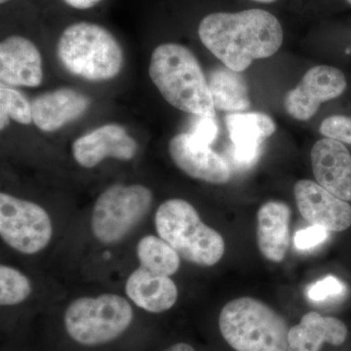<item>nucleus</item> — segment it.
Instances as JSON below:
<instances>
[{"mask_svg":"<svg viewBox=\"0 0 351 351\" xmlns=\"http://www.w3.org/2000/svg\"><path fill=\"white\" fill-rule=\"evenodd\" d=\"M198 36L226 68L239 73L255 60L274 56L284 38L280 22L263 9L209 14L201 21Z\"/></svg>","mask_w":351,"mask_h":351,"instance_id":"nucleus-1","label":"nucleus"},{"mask_svg":"<svg viewBox=\"0 0 351 351\" xmlns=\"http://www.w3.org/2000/svg\"><path fill=\"white\" fill-rule=\"evenodd\" d=\"M149 76L173 107L196 117L216 114L208 80L195 54L186 46L178 43L157 46L152 54Z\"/></svg>","mask_w":351,"mask_h":351,"instance_id":"nucleus-2","label":"nucleus"},{"mask_svg":"<svg viewBox=\"0 0 351 351\" xmlns=\"http://www.w3.org/2000/svg\"><path fill=\"white\" fill-rule=\"evenodd\" d=\"M57 56L71 75L89 82H107L119 75L123 51L117 38L100 25L75 23L64 29Z\"/></svg>","mask_w":351,"mask_h":351,"instance_id":"nucleus-3","label":"nucleus"},{"mask_svg":"<svg viewBox=\"0 0 351 351\" xmlns=\"http://www.w3.org/2000/svg\"><path fill=\"white\" fill-rule=\"evenodd\" d=\"M157 234L186 262L213 267L225 254V240L205 225L188 201L174 198L164 201L154 216Z\"/></svg>","mask_w":351,"mask_h":351,"instance_id":"nucleus-4","label":"nucleus"},{"mask_svg":"<svg viewBox=\"0 0 351 351\" xmlns=\"http://www.w3.org/2000/svg\"><path fill=\"white\" fill-rule=\"evenodd\" d=\"M221 336L237 351H288V325L265 302L243 297L219 313Z\"/></svg>","mask_w":351,"mask_h":351,"instance_id":"nucleus-5","label":"nucleus"},{"mask_svg":"<svg viewBox=\"0 0 351 351\" xmlns=\"http://www.w3.org/2000/svg\"><path fill=\"white\" fill-rule=\"evenodd\" d=\"M131 304L121 295L104 294L75 300L66 309L69 338L84 346L106 345L124 334L133 322Z\"/></svg>","mask_w":351,"mask_h":351,"instance_id":"nucleus-6","label":"nucleus"},{"mask_svg":"<svg viewBox=\"0 0 351 351\" xmlns=\"http://www.w3.org/2000/svg\"><path fill=\"white\" fill-rule=\"evenodd\" d=\"M154 195L143 184H113L95 202L91 230L101 244L123 241L151 210Z\"/></svg>","mask_w":351,"mask_h":351,"instance_id":"nucleus-7","label":"nucleus"},{"mask_svg":"<svg viewBox=\"0 0 351 351\" xmlns=\"http://www.w3.org/2000/svg\"><path fill=\"white\" fill-rule=\"evenodd\" d=\"M53 226L45 209L32 201L0 193V237L9 247L34 255L50 243Z\"/></svg>","mask_w":351,"mask_h":351,"instance_id":"nucleus-8","label":"nucleus"},{"mask_svg":"<svg viewBox=\"0 0 351 351\" xmlns=\"http://www.w3.org/2000/svg\"><path fill=\"white\" fill-rule=\"evenodd\" d=\"M346 78L341 69L316 66L306 71L301 82L284 99V108L293 119L306 121L313 119L321 104L338 98L346 89Z\"/></svg>","mask_w":351,"mask_h":351,"instance_id":"nucleus-9","label":"nucleus"},{"mask_svg":"<svg viewBox=\"0 0 351 351\" xmlns=\"http://www.w3.org/2000/svg\"><path fill=\"white\" fill-rule=\"evenodd\" d=\"M300 213L311 226L329 232H343L351 226V205L323 189L317 182L302 180L294 186Z\"/></svg>","mask_w":351,"mask_h":351,"instance_id":"nucleus-10","label":"nucleus"},{"mask_svg":"<svg viewBox=\"0 0 351 351\" xmlns=\"http://www.w3.org/2000/svg\"><path fill=\"white\" fill-rule=\"evenodd\" d=\"M168 151L175 165L193 179L223 184L232 177L228 163L209 145L193 140L189 133L178 134L171 138Z\"/></svg>","mask_w":351,"mask_h":351,"instance_id":"nucleus-11","label":"nucleus"},{"mask_svg":"<svg viewBox=\"0 0 351 351\" xmlns=\"http://www.w3.org/2000/svg\"><path fill=\"white\" fill-rule=\"evenodd\" d=\"M138 144L123 127L108 124L78 138L73 144V158L83 168H94L107 158L129 161L135 157Z\"/></svg>","mask_w":351,"mask_h":351,"instance_id":"nucleus-12","label":"nucleus"},{"mask_svg":"<svg viewBox=\"0 0 351 351\" xmlns=\"http://www.w3.org/2000/svg\"><path fill=\"white\" fill-rule=\"evenodd\" d=\"M311 157L317 184L337 197L351 202V154L345 145L322 138L314 144Z\"/></svg>","mask_w":351,"mask_h":351,"instance_id":"nucleus-13","label":"nucleus"},{"mask_svg":"<svg viewBox=\"0 0 351 351\" xmlns=\"http://www.w3.org/2000/svg\"><path fill=\"white\" fill-rule=\"evenodd\" d=\"M0 80L7 86H39L43 58L36 44L21 36L4 39L0 44Z\"/></svg>","mask_w":351,"mask_h":351,"instance_id":"nucleus-14","label":"nucleus"},{"mask_svg":"<svg viewBox=\"0 0 351 351\" xmlns=\"http://www.w3.org/2000/svg\"><path fill=\"white\" fill-rule=\"evenodd\" d=\"M226 123L233 144V159L243 166L257 161L263 141L276 131L274 120L263 112L230 113Z\"/></svg>","mask_w":351,"mask_h":351,"instance_id":"nucleus-15","label":"nucleus"},{"mask_svg":"<svg viewBox=\"0 0 351 351\" xmlns=\"http://www.w3.org/2000/svg\"><path fill=\"white\" fill-rule=\"evenodd\" d=\"M89 105V98L82 92L59 88L32 101V122L41 131L55 132L82 117Z\"/></svg>","mask_w":351,"mask_h":351,"instance_id":"nucleus-16","label":"nucleus"},{"mask_svg":"<svg viewBox=\"0 0 351 351\" xmlns=\"http://www.w3.org/2000/svg\"><path fill=\"white\" fill-rule=\"evenodd\" d=\"M257 219L261 253L271 262H282L290 243V208L282 201H269L258 209Z\"/></svg>","mask_w":351,"mask_h":351,"instance_id":"nucleus-17","label":"nucleus"},{"mask_svg":"<svg viewBox=\"0 0 351 351\" xmlns=\"http://www.w3.org/2000/svg\"><path fill=\"white\" fill-rule=\"evenodd\" d=\"M127 297L147 313L169 311L178 300V288L170 276H158L138 267L127 279Z\"/></svg>","mask_w":351,"mask_h":351,"instance_id":"nucleus-18","label":"nucleus"},{"mask_svg":"<svg viewBox=\"0 0 351 351\" xmlns=\"http://www.w3.org/2000/svg\"><path fill=\"white\" fill-rule=\"evenodd\" d=\"M348 337L343 321L311 311L301 322L289 329L288 351H320L323 343L341 346Z\"/></svg>","mask_w":351,"mask_h":351,"instance_id":"nucleus-19","label":"nucleus"},{"mask_svg":"<svg viewBox=\"0 0 351 351\" xmlns=\"http://www.w3.org/2000/svg\"><path fill=\"white\" fill-rule=\"evenodd\" d=\"M208 86L216 110L244 112L251 107L248 85L239 71L223 66L209 73Z\"/></svg>","mask_w":351,"mask_h":351,"instance_id":"nucleus-20","label":"nucleus"},{"mask_svg":"<svg viewBox=\"0 0 351 351\" xmlns=\"http://www.w3.org/2000/svg\"><path fill=\"white\" fill-rule=\"evenodd\" d=\"M136 253L140 267L158 276H174L181 265L179 254L165 240L154 235L141 239Z\"/></svg>","mask_w":351,"mask_h":351,"instance_id":"nucleus-21","label":"nucleus"},{"mask_svg":"<svg viewBox=\"0 0 351 351\" xmlns=\"http://www.w3.org/2000/svg\"><path fill=\"white\" fill-rule=\"evenodd\" d=\"M29 125L32 122V104L24 95L12 87L0 86V129L4 130L10 120Z\"/></svg>","mask_w":351,"mask_h":351,"instance_id":"nucleus-22","label":"nucleus"},{"mask_svg":"<svg viewBox=\"0 0 351 351\" xmlns=\"http://www.w3.org/2000/svg\"><path fill=\"white\" fill-rule=\"evenodd\" d=\"M31 293V281L24 274L8 265L0 267V304L2 306L22 304Z\"/></svg>","mask_w":351,"mask_h":351,"instance_id":"nucleus-23","label":"nucleus"},{"mask_svg":"<svg viewBox=\"0 0 351 351\" xmlns=\"http://www.w3.org/2000/svg\"><path fill=\"white\" fill-rule=\"evenodd\" d=\"M346 287L343 281L334 276H328L307 289V297L313 302H323L345 294Z\"/></svg>","mask_w":351,"mask_h":351,"instance_id":"nucleus-24","label":"nucleus"},{"mask_svg":"<svg viewBox=\"0 0 351 351\" xmlns=\"http://www.w3.org/2000/svg\"><path fill=\"white\" fill-rule=\"evenodd\" d=\"M324 137L351 145V117L332 115L323 120L319 127Z\"/></svg>","mask_w":351,"mask_h":351,"instance_id":"nucleus-25","label":"nucleus"},{"mask_svg":"<svg viewBox=\"0 0 351 351\" xmlns=\"http://www.w3.org/2000/svg\"><path fill=\"white\" fill-rule=\"evenodd\" d=\"M329 230L319 226H311L295 233L294 244L298 250H308L326 241Z\"/></svg>","mask_w":351,"mask_h":351,"instance_id":"nucleus-26","label":"nucleus"},{"mask_svg":"<svg viewBox=\"0 0 351 351\" xmlns=\"http://www.w3.org/2000/svg\"><path fill=\"white\" fill-rule=\"evenodd\" d=\"M197 117L198 119L189 134L196 142L210 147V145L216 140L217 135H218V125H217L214 117Z\"/></svg>","mask_w":351,"mask_h":351,"instance_id":"nucleus-27","label":"nucleus"},{"mask_svg":"<svg viewBox=\"0 0 351 351\" xmlns=\"http://www.w3.org/2000/svg\"><path fill=\"white\" fill-rule=\"evenodd\" d=\"M69 6L78 10H86V9L93 8L97 4L100 3L101 0H64Z\"/></svg>","mask_w":351,"mask_h":351,"instance_id":"nucleus-28","label":"nucleus"},{"mask_svg":"<svg viewBox=\"0 0 351 351\" xmlns=\"http://www.w3.org/2000/svg\"><path fill=\"white\" fill-rule=\"evenodd\" d=\"M163 351H195L193 346L186 343H178L169 346Z\"/></svg>","mask_w":351,"mask_h":351,"instance_id":"nucleus-29","label":"nucleus"},{"mask_svg":"<svg viewBox=\"0 0 351 351\" xmlns=\"http://www.w3.org/2000/svg\"><path fill=\"white\" fill-rule=\"evenodd\" d=\"M253 1L261 2V3H271V2L276 1V0H253Z\"/></svg>","mask_w":351,"mask_h":351,"instance_id":"nucleus-30","label":"nucleus"},{"mask_svg":"<svg viewBox=\"0 0 351 351\" xmlns=\"http://www.w3.org/2000/svg\"><path fill=\"white\" fill-rule=\"evenodd\" d=\"M10 1V0H0V3L4 4L6 3V2Z\"/></svg>","mask_w":351,"mask_h":351,"instance_id":"nucleus-31","label":"nucleus"},{"mask_svg":"<svg viewBox=\"0 0 351 351\" xmlns=\"http://www.w3.org/2000/svg\"><path fill=\"white\" fill-rule=\"evenodd\" d=\"M346 2H348V4H350L351 5V0H346Z\"/></svg>","mask_w":351,"mask_h":351,"instance_id":"nucleus-32","label":"nucleus"}]
</instances>
